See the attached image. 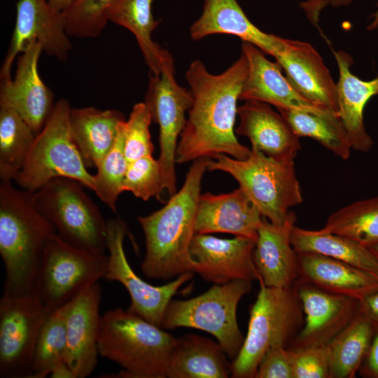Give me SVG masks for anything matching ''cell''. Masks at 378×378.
Returning <instances> with one entry per match:
<instances>
[{"instance_id":"cell-24","label":"cell","mask_w":378,"mask_h":378,"mask_svg":"<svg viewBox=\"0 0 378 378\" xmlns=\"http://www.w3.org/2000/svg\"><path fill=\"white\" fill-rule=\"evenodd\" d=\"M223 34L240 38L275 57L284 48V38L267 34L253 24L237 0H204L200 18L190 28L192 40Z\"/></svg>"},{"instance_id":"cell-18","label":"cell","mask_w":378,"mask_h":378,"mask_svg":"<svg viewBox=\"0 0 378 378\" xmlns=\"http://www.w3.org/2000/svg\"><path fill=\"white\" fill-rule=\"evenodd\" d=\"M102 288L99 282L85 288L69 303L66 314V362L76 378H85L98 362Z\"/></svg>"},{"instance_id":"cell-1","label":"cell","mask_w":378,"mask_h":378,"mask_svg":"<svg viewBox=\"0 0 378 378\" xmlns=\"http://www.w3.org/2000/svg\"><path fill=\"white\" fill-rule=\"evenodd\" d=\"M248 73V62L241 56L220 74L210 73L199 59L186 73L193 102L176 148V163L225 154L246 159L251 148L242 145L234 130L237 103Z\"/></svg>"},{"instance_id":"cell-40","label":"cell","mask_w":378,"mask_h":378,"mask_svg":"<svg viewBox=\"0 0 378 378\" xmlns=\"http://www.w3.org/2000/svg\"><path fill=\"white\" fill-rule=\"evenodd\" d=\"M290 350L292 355L293 378H330L328 345Z\"/></svg>"},{"instance_id":"cell-43","label":"cell","mask_w":378,"mask_h":378,"mask_svg":"<svg viewBox=\"0 0 378 378\" xmlns=\"http://www.w3.org/2000/svg\"><path fill=\"white\" fill-rule=\"evenodd\" d=\"M358 373L362 377L378 378V325H375L372 343Z\"/></svg>"},{"instance_id":"cell-2","label":"cell","mask_w":378,"mask_h":378,"mask_svg":"<svg viewBox=\"0 0 378 378\" xmlns=\"http://www.w3.org/2000/svg\"><path fill=\"white\" fill-rule=\"evenodd\" d=\"M211 158L193 162L181 188L160 209L137 220L145 237L146 253L141 270L148 279L169 280L195 272L190 252L202 177Z\"/></svg>"},{"instance_id":"cell-29","label":"cell","mask_w":378,"mask_h":378,"mask_svg":"<svg viewBox=\"0 0 378 378\" xmlns=\"http://www.w3.org/2000/svg\"><path fill=\"white\" fill-rule=\"evenodd\" d=\"M154 0H113L106 12L108 22L130 31L149 67L150 76L159 75L165 66L174 65L171 54L151 38L160 20L154 18L151 6Z\"/></svg>"},{"instance_id":"cell-4","label":"cell","mask_w":378,"mask_h":378,"mask_svg":"<svg viewBox=\"0 0 378 378\" xmlns=\"http://www.w3.org/2000/svg\"><path fill=\"white\" fill-rule=\"evenodd\" d=\"M176 340L141 316L115 308L101 317L98 351L122 368L115 377L165 378Z\"/></svg>"},{"instance_id":"cell-32","label":"cell","mask_w":378,"mask_h":378,"mask_svg":"<svg viewBox=\"0 0 378 378\" xmlns=\"http://www.w3.org/2000/svg\"><path fill=\"white\" fill-rule=\"evenodd\" d=\"M298 136L317 141L335 155L347 160L351 146L338 113L323 109L307 111L278 109Z\"/></svg>"},{"instance_id":"cell-34","label":"cell","mask_w":378,"mask_h":378,"mask_svg":"<svg viewBox=\"0 0 378 378\" xmlns=\"http://www.w3.org/2000/svg\"><path fill=\"white\" fill-rule=\"evenodd\" d=\"M321 230L353 239L367 248L378 244V196L333 212Z\"/></svg>"},{"instance_id":"cell-7","label":"cell","mask_w":378,"mask_h":378,"mask_svg":"<svg viewBox=\"0 0 378 378\" xmlns=\"http://www.w3.org/2000/svg\"><path fill=\"white\" fill-rule=\"evenodd\" d=\"M78 181L57 177L33 192L34 202L69 244L95 254L107 251V221Z\"/></svg>"},{"instance_id":"cell-25","label":"cell","mask_w":378,"mask_h":378,"mask_svg":"<svg viewBox=\"0 0 378 378\" xmlns=\"http://www.w3.org/2000/svg\"><path fill=\"white\" fill-rule=\"evenodd\" d=\"M339 69L337 84L338 114L346 130L351 148L366 153L374 141L367 132L363 111L368 102L378 94V76L363 80L353 74L350 67L353 59L344 51L332 50Z\"/></svg>"},{"instance_id":"cell-38","label":"cell","mask_w":378,"mask_h":378,"mask_svg":"<svg viewBox=\"0 0 378 378\" xmlns=\"http://www.w3.org/2000/svg\"><path fill=\"white\" fill-rule=\"evenodd\" d=\"M124 191L147 201L152 197L161 200L165 189L162 169L158 160L144 156L128 164L123 182Z\"/></svg>"},{"instance_id":"cell-36","label":"cell","mask_w":378,"mask_h":378,"mask_svg":"<svg viewBox=\"0 0 378 378\" xmlns=\"http://www.w3.org/2000/svg\"><path fill=\"white\" fill-rule=\"evenodd\" d=\"M122 122L114 145L97 166L94 174L93 191L113 213L116 202L124 191L123 182L129 162L124 153V125Z\"/></svg>"},{"instance_id":"cell-22","label":"cell","mask_w":378,"mask_h":378,"mask_svg":"<svg viewBox=\"0 0 378 378\" xmlns=\"http://www.w3.org/2000/svg\"><path fill=\"white\" fill-rule=\"evenodd\" d=\"M295 220L293 212L281 225L262 218L253 258L258 281L268 287H293L300 278L298 253L290 241V232Z\"/></svg>"},{"instance_id":"cell-19","label":"cell","mask_w":378,"mask_h":378,"mask_svg":"<svg viewBox=\"0 0 378 378\" xmlns=\"http://www.w3.org/2000/svg\"><path fill=\"white\" fill-rule=\"evenodd\" d=\"M275 59L302 96L319 108L338 113L337 84L312 45L286 38Z\"/></svg>"},{"instance_id":"cell-10","label":"cell","mask_w":378,"mask_h":378,"mask_svg":"<svg viewBox=\"0 0 378 378\" xmlns=\"http://www.w3.org/2000/svg\"><path fill=\"white\" fill-rule=\"evenodd\" d=\"M108 255L76 248L53 234L46 245L32 292L55 310L104 279Z\"/></svg>"},{"instance_id":"cell-33","label":"cell","mask_w":378,"mask_h":378,"mask_svg":"<svg viewBox=\"0 0 378 378\" xmlns=\"http://www.w3.org/2000/svg\"><path fill=\"white\" fill-rule=\"evenodd\" d=\"M36 135L15 110L0 106V178L15 181L27 160Z\"/></svg>"},{"instance_id":"cell-37","label":"cell","mask_w":378,"mask_h":378,"mask_svg":"<svg viewBox=\"0 0 378 378\" xmlns=\"http://www.w3.org/2000/svg\"><path fill=\"white\" fill-rule=\"evenodd\" d=\"M113 0H77L62 12L65 31L69 37L99 36L108 20L106 12Z\"/></svg>"},{"instance_id":"cell-8","label":"cell","mask_w":378,"mask_h":378,"mask_svg":"<svg viewBox=\"0 0 378 378\" xmlns=\"http://www.w3.org/2000/svg\"><path fill=\"white\" fill-rule=\"evenodd\" d=\"M252 288L251 282L237 279L214 284L205 293L186 300H171L160 327L199 329L212 335L227 356L234 360L244 341L237 323V309L241 299Z\"/></svg>"},{"instance_id":"cell-27","label":"cell","mask_w":378,"mask_h":378,"mask_svg":"<svg viewBox=\"0 0 378 378\" xmlns=\"http://www.w3.org/2000/svg\"><path fill=\"white\" fill-rule=\"evenodd\" d=\"M218 342L195 334L176 338L168 360L169 378H227L232 363Z\"/></svg>"},{"instance_id":"cell-48","label":"cell","mask_w":378,"mask_h":378,"mask_svg":"<svg viewBox=\"0 0 378 378\" xmlns=\"http://www.w3.org/2000/svg\"><path fill=\"white\" fill-rule=\"evenodd\" d=\"M370 249L378 257V244L372 246Z\"/></svg>"},{"instance_id":"cell-6","label":"cell","mask_w":378,"mask_h":378,"mask_svg":"<svg viewBox=\"0 0 378 378\" xmlns=\"http://www.w3.org/2000/svg\"><path fill=\"white\" fill-rule=\"evenodd\" d=\"M260 288L252 305L246 336L232 363L231 377L254 378L258 365L273 347L290 343L302 328L304 312L294 288Z\"/></svg>"},{"instance_id":"cell-9","label":"cell","mask_w":378,"mask_h":378,"mask_svg":"<svg viewBox=\"0 0 378 378\" xmlns=\"http://www.w3.org/2000/svg\"><path fill=\"white\" fill-rule=\"evenodd\" d=\"M71 108L66 99L55 103L46 124L36 136L24 166L15 179L19 188L35 192L54 178L66 177L93 190L94 174L88 171L72 138Z\"/></svg>"},{"instance_id":"cell-28","label":"cell","mask_w":378,"mask_h":378,"mask_svg":"<svg viewBox=\"0 0 378 378\" xmlns=\"http://www.w3.org/2000/svg\"><path fill=\"white\" fill-rule=\"evenodd\" d=\"M125 120L123 114L115 109L71 108L72 138L87 167H97L114 145Z\"/></svg>"},{"instance_id":"cell-13","label":"cell","mask_w":378,"mask_h":378,"mask_svg":"<svg viewBox=\"0 0 378 378\" xmlns=\"http://www.w3.org/2000/svg\"><path fill=\"white\" fill-rule=\"evenodd\" d=\"M127 232L126 223L120 218L107 220L108 263L104 279L118 281L126 288L131 300L128 311L160 327L172 298L192 278L193 272L184 273L162 286H153L146 282L134 272L126 257L123 242Z\"/></svg>"},{"instance_id":"cell-3","label":"cell","mask_w":378,"mask_h":378,"mask_svg":"<svg viewBox=\"0 0 378 378\" xmlns=\"http://www.w3.org/2000/svg\"><path fill=\"white\" fill-rule=\"evenodd\" d=\"M56 234L36 206L33 192L0 183V254L6 270L4 293L32 292L46 244Z\"/></svg>"},{"instance_id":"cell-45","label":"cell","mask_w":378,"mask_h":378,"mask_svg":"<svg viewBox=\"0 0 378 378\" xmlns=\"http://www.w3.org/2000/svg\"><path fill=\"white\" fill-rule=\"evenodd\" d=\"M50 377L52 378H76L73 370L66 362H63L56 366L50 374Z\"/></svg>"},{"instance_id":"cell-30","label":"cell","mask_w":378,"mask_h":378,"mask_svg":"<svg viewBox=\"0 0 378 378\" xmlns=\"http://www.w3.org/2000/svg\"><path fill=\"white\" fill-rule=\"evenodd\" d=\"M290 241L298 253L324 255L378 277V257L369 248L348 237L323 230H306L293 225Z\"/></svg>"},{"instance_id":"cell-41","label":"cell","mask_w":378,"mask_h":378,"mask_svg":"<svg viewBox=\"0 0 378 378\" xmlns=\"http://www.w3.org/2000/svg\"><path fill=\"white\" fill-rule=\"evenodd\" d=\"M254 378H293L290 350L284 346L270 349L261 360Z\"/></svg>"},{"instance_id":"cell-35","label":"cell","mask_w":378,"mask_h":378,"mask_svg":"<svg viewBox=\"0 0 378 378\" xmlns=\"http://www.w3.org/2000/svg\"><path fill=\"white\" fill-rule=\"evenodd\" d=\"M69 303L52 312L45 321L35 348L31 378H44L59 364L66 362Z\"/></svg>"},{"instance_id":"cell-42","label":"cell","mask_w":378,"mask_h":378,"mask_svg":"<svg viewBox=\"0 0 378 378\" xmlns=\"http://www.w3.org/2000/svg\"><path fill=\"white\" fill-rule=\"evenodd\" d=\"M354 0H307L301 2L300 6L304 11L308 19L317 26L321 11L327 6L333 8L347 6Z\"/></svg>"},{"instance_id":"cell-11","label":"cell","mask_w":378,"mask_h":378,"mask_svg":"<svg viewBox=\"0 0 378 378\" xmlns=\"http://www.w3.org/2000/svg\"><path fill=\"white\" fill-rule=\"evenodd\" d=\"M34 293L0 300V377L31 378L41 330L51 312Z\"/></svg>"},{"instance_id":"cell-23","label":"cell","mask_w":378,"mask_h":378,"mask_svg":"<svg viewBox=\"0 0 378 378\" xmlns=\"http://www.w3.org/2000/svg\"><path fill=\"white\" fill-rule=\"evenodd\" d=\"M237 115L239 123L235 133L247 137L252 148L277 159H295L301 149L300 137L270 104L245 101L237 108Z\"/></svg>"},{"instance_id":"cell-26","label":"cell","mask_w":378,"mask_h":378,"mask_svg":"<svg viewBox=\"0 0 378 378\" xmlns=\"http://www.w3.org/2000/svg\"><path fill=\"white\" fill-rule=\"evenodd\" d=\"M299 279L325 291L358 300L378 288V277L339 260L316 253H298Z\"/></svg>"},{"instance_id":"cell-17","label":"cell","mask_w":378,"mask_h":378,"mask_svg":"<svg viewBox=\"0 0 378 378\" xmlns=\"http://www.w3.org/2000/svg\"><path fill=\"white\" fill-rule=\"evenodd\" d=\"M255 244L242 237L221 239L195 233L190 246V254L197 262L195 272L214 284L237 279L258 281L253 258Z\"/></svg>"},{"instance_id":"cell-14","label":"cell","mask_w":378,"mask_h":378,"mask_svg":"<svg viewBox=\"0 0 378 378\" xmlns=\"http://www.w3.org/2000/svg\"><path fill=\"white\" fill-rule=\"evenodd\" d=\"M15 25L0 71L1 81L12 79L13 63L26 46L36 41L46 54L64 60L71 49L65 31L62 12L52 8L48 0H19Z\"/></svg>"},{"instance_id":"cell-20","label":"cell","mask_w":378,"mask_h":378,"mask_svg":"<svg viewBox=\"0 0 378 378\" xmlns=\"http://www.w3.org/2000/svg\"><path fill=\"white\" fill-rule=\"evenodd\" d=\"M242 54L248 62V73L239 100L258 101L277 109L318 111L319 108L302 96L281 73V66L265 57L255 46L243 41ZM327 110V109H326Z\"/></svg>"},{"instance_id":"cell-44","label":"cell","mask_w":378,"mask_h":378,"mask_svg":"<svg viewBox=\"0 0 378 378\" xmlns=\"http://www.w3.org/2000/svg\"><path fill=\"white\" fill-rule=\"evenodd\" d=\"M359 310L374 325H378V288L359 301Z\"/></svg>"},{"instance_id":"cell-21","label":"cell","mask_w":378,"mask_h":378,"mask_svg":"<svg viewBox=\"0 0 378 378\" xmlns=\"http://www.w3.org/2000/svg\"><path fill=\"white\" fill-rule=\"evenodd\" d=\"M263 216L239 187L228 193L201 194L195 233L223 232L256 241Z\"/></svg>"},{"instance_id":"cell-39","label":"cell","mask_w":378,"mask_h":378,"mask_svg":"<svg viewBox=\"0 0 378 378\" xmlns=\"http://www.w3.org/2000/svg\"><path fill=\"white\" fill-rule=\"evenodd\" d=\"M151 122L145 103L136 104L124 125V153L129 162L153 155L154 148L149 129Z\"/></svg>"},{"instance_id":"cell-47","label":"cell","mask_w":378,"mask_h":378,"mask_svg":"<svg viewBox=\"0 0 378 378\" xmlns=\"http://www.w3.org/2000/svg\"><path fill=\"white\" fill-rule=\"evenodd\" d=\"M372 20L367 27L368 31H372L378 28V4L377 9L375 13L372 15Z\"/></svg>"},{"instance_id":"cell-31","label":"cell","mask_w":378,"mask_h":378,"mask_svg":"<svg viewBox=\"0 0 378 378\" xmlns=\"http://www.w3.org/2000/svg\"><path fill=\"white\" fill-rule=\"evenodd\" d=\"M375 325L359 310L354 319L328 344L330 378H354L365 358Z\"/></svg>"},{"instance_id":"cell-15","label":"cell","mask_w":378,"mask_h":378,"mask_svg":"<svg viewBox=\"0 0 378 378\" xmlns=\"http://www.w3.org/2000/svg\"><path fill=\"white\" fill-rule=\"evenodd\" d=\"M293 286L302 306L304 323L289 349L328 345L359 312L356 299L325 291L300 279Z\"/></svg>"},{"instance_id":"cell-5","label":"cell","mask_w":378,"mask_h":378,"mask_svg":"<svg viewBox=\"0 0 378 378\" xmlns=\"http://www.w3.org/2000/svg\"><path fill=\"white\" fill-rule=\"evenodd\" d=\"M211 159L208 170L230 174L263 217L276 225L283 224L290 209L303 201L294 159H277L251 148L244 160L225 154Z\"/></svg>"},{"instance_id":"cell-46","label":"cell","mask_w":378,"mask_h":378,"mask_svg":"<svg viewBox=\"0 0 378 378\" xmlns=\"http://www.w3.org/2000/svg\"><path fill=\"white\" fill-rule=\"evenodd\" d=\"M76 1L77 0H48V2L55 10L59 12H64L73 6Z\"/></svg>"},{"instance_id":"cell-12","label":"cell","mask_w":378,"mask_h":378,"mask_svg":"<svg viewBox=\"0 0 378 378\" xmlns=\"http://www.w3.org/2000/svg\"><path fill=\"white\" fill-rule=\"evenodd\" d=\"M192 102L190 90L176 81L174 65L165 66L158 76H150L144 103L152 122L159 126L158 161L165 189L171 196L176 192L175 164L178 138Z\"/></svg>"},{"instance_id":"cell-16","label":"cell","mask_w":378,"mask_h":378,"mask_svg":"<svg viewBox=\"0 0 378 378\" xmlns=\"http://www.w3.org/2000/svg\"><path fill=\"white\" fill-rule=\"evenodd\" d=\"M43 49L29 43L20 54L13 79L1 81L0 106L18 112L36 135L44 127L53 111L54 95L38 73V62Z\"/></svg>"}]
</instances>
